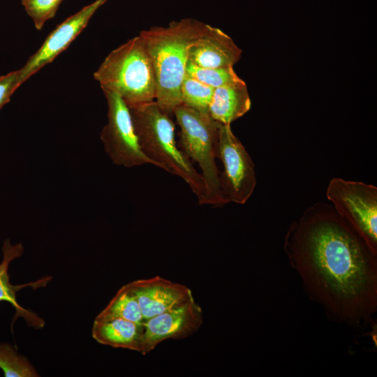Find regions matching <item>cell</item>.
<instances>
[{
  "label": "cell",
  "instance_id": "5",
  "mask_svg": "<svg viewBox=\"0 0 377 377\" xmlns=\"http://www.w3.org/2000/svg\"><path fill=\"white\" fill-rule=\"evenodd\" d=\"M173 114L180 128V149L201 170L205 188L202 205L220 207L228 203L221 191V172L216 162L220 123L209 113L183 104L174 110Z\"/></svg>",
  "mask_w": 377,
  "mask_h": 377
},
{
  "label": "cell",
  "instance_id": "3",
  "mask_svg": "<svg viewBox=\"0 0 377 377\" xmlns=\"http://www.w3.org/2000/svg\"><path fill=\"white\" fill-rule=\"evenodd\" d=\"M129 110L142 151L155 166L181 177L202 205L205 194L202 177L178 147L170 115L155 101Z\"/></svg>",
  "mask_w": 377,
  "mask_h": 377
},
{
  "label": "cell",
  "instance_id": "12",
  "mask_svg": "<svg viewBox=\"0 0 377 377\" xmlns=\"http://www.w3.org/2000/svg\"><path fill=\"white\" fill-rule=\"evenodd\" d=\"M241 55L242 50L228 35L207 24L189 45L188 62L203 68L233 67Z\"/></svg>",
  "mask_w": 377,
  "mask_h": 377
},
{
  "label": "cell",
  "instance_id": "16",
  "mask_svg": "<svg viewBox=\"0 0 377 377\" xmlns=\"http://www.w3.org/2000/svg\"><path fill=\"white\" fill-rule=\"evenodd\" d=\"M98 316L120 318L138 324L145 320L138 302L128 284L118 290Z\"/></svg>",
  "mask_w": 377,
  "mask_h": 377
},
{
  "label": "cell",
  "instance_id": "6",
  "mask_svg": "<svg viewBox=\"0 0 377 377\" xmlns=\"http://www.w3.org/2000/svg\"><path fill=\"white\" fill-rule=\"evenodd\" d=\"M326 197L335 211L377 249V187L334 177Z\"/></svg>",
  "mask_w": 377,
  "mask_h": 377
},
{
  "label": "cell",
  "instance_id": "9",
  "mask_svg": "<svg viewBox=\"0 0 377 377\" xmlns=\"http://www.w3.org/2000/svg\"><path fill=\"white\" fill-rule=\"evenodd\" d=\"M108 0H96L70 16L50 33L40 48L20 70L22 82L64 51L87 25L94 13Z\"/></svg>",
  "mask_w": 377,
  "mask_h": 377
},
{
  "label": "cell",
  "instance_id": "2",
  "mask_svg": "<svg viewBox=\"0 0 377 377\" xmlns=\"http://www.w3.org/2000/svg\"><path fill=\"white\" fill-rule=\"evenodd\" d=\"M206 26L197 20L184 18L139 34L154 70L155 101L170 115L182 104L181 86L186 75L188 47Z\"/></svg>",
  "mask_w": 377,
  "mask_h": 377
},
{
  "label": "cell",
  "instance_id": "8",
  "mask_svg": "<svg viewBox=\"0 0 377 377\" xmlns=\"http://www.w3.org/2000/svg\"><path fill=\"white\" fill-rule=\"evenodd\" d=\"M217 158L223 166L220 181L224 197L228 202L246 203L256 185L255 165L230 124H219Z\"/></svg>",
  "mask_w": 377,
  "mask_h": 377
},
{
  "label": "cell",
  "instance_id": "15",
  "mask_svg": "<svg viewBox=\"0 0 377 377\" xmlns=\"http://www.w3.org/2000/svg\"><path fill=\"white\" fill-rule=\"evenodd\" d=\"M24 248L21 244L13 245L9 239H6L3 245V260L0 263V302H9L15 309L18 316L27 318L28 320L35 325H41L43 321L37 317L32 316L29 311L24 309L17 303L16 293L26 285H12L10 283L8 267L11 261L22 256Z\"/></svg>",
  "mask_w": 377,
  "mask_h": 377
},
{
  "label": "cell",
  "instance_id": "11",
  "mask_svg": "<svg viewBox=\"0 0 377 377\" xmlns=\"http://www.w3.org/2000/svg\"><path fill=\"white\" fill-rule=\"evenodd\" d=\"M128 286L145 320L194 301L187 286L161 276L135 280Z\"/></svg>",
  "mask_w": 377,
  "mask_h": 377
},
{
  "label": "cell",
  "instance_id": "13",
  "mask_svg": "<svg viewBox=\"0 0 377 377\" xmlns=\"http://www.w3.org/2000/svg\"><path fill=\"white\" fill-rule=\"evenodd\" d=\"M144 325L116 317L97 316L91 334L99 343L141 351Z\"/></svg>",
  "mask_w": 377,
  "mask_h": 377
},
{
  "label": "cell",
  "instance_id": "7",
  "mask_svg": "<svg viewBox=\"0 0 377 377\" xmlns=\"http://www.w3.org/2000/svg\"><path fill=\"white\" fill-rule=\"evenodd\" d=\"M103 91L108 104V122L101 132V140L106 154L119 166L154 165L140 147L129 108L116 92Z\"/></svg>",
  "mask_w": 377,
  "mask_h": 377
},
{
  "label": "cell",
  "instance_id": "14",
  "mask_svg": "<svg viewBox=\"0 0 377 377\" xmlns=\"http://www.w3.org/2000/svg\"><path fill=\"white\" fill-rule=\"evenodd\" d=\"M251 102L244 80L214 89L209 113L222 124H230L244 116L251 108Z\"/></svg>",
  "mask_w": 377,
  "mask_h": 377
},
{
  "label": "cell",
  "instance_id": "18",
  "mask_svg": "<svg viewBox=\"0 0 377 377\" xmlns=\"http://www.w3.org/2000/svg\"><path fill=\"white\" fill-rule=\"evenodd\" d=\"M186 73L214 89L243 80L237 75L233 67L203 68L188 62Z\"/></svg>",
  "mask_w": 377,
  "mask_h": 377
},
{
  "label": "cell",
  "instance_id": "10",
  "mask_svg": "<svg viewBox=\"0 0 377 377\" xmlns=\"http://www.w3.org/2000/svg\"><path fill=\"white\" fill-rule=\"evenodd\" d=\"M203 323L201 307L194 301L147 319L140 353L146 355L167 339H182L195 333Z\"/></svg>",
  "mask_w": 377,
  "mask_h": 377
},
{
  "label": "cell",
  "instance_id": "21",
  "mask_svg": "<svg viewBox=\"0 0 377 377\" xmlns=\"http://www.w3.org/2000/svg\"><path fill=\"white\" fill-rule=\"evenodd\" d=\"M22 84L20 70L0 77V110L10 101L11 96Z\"/></svg>",
  "mask_w": 377,
  "mask_h": 377
},
{
  "label": "cell",
  "instance_id": "19",
  "mask_svg": "<svg viewBox=\"0 0 377 377\" xmlns=\"http://www.w3.org/2000/svg\"><path fill=\"white\" fill-rule=\"evenodd\" d=\"M0 369L6 377H36L37 371L24 356L7 343H0Z\"/></svg>",
  "mask_w": 377,
  "mask_h": 377
},
{
  "label": "cell",
  "instance_id": "17",
  "mask_svg": "<svg viewBox=\"0 0 377 377\" xmlns=\"http://www.w3.org/2000/svg\"><path fill=\"white\" fill-rule=\"evenodd\" d=\"M214 92V88L186 73L181 86L182 104L209 113Z\"/></svg>",
  "mask_w": 377,
  "mask_h": 377
},
{
  "label": "cell",
  "instance_id": "4",
  "mask_svg": "<svg viewBox=\"0 0 377 377\" xmlns=\"http://www.w3.org/2000/svg\"><path fill=\"white\" fill-rule=\"evenodd\" d=\"M94 77L102 90L116 92L129 108L155 101L154 70L139 35L110 52Z\"/></svg>",
  "mask_w": 377,
  "mask_h": 377
},
{
  "label": "cell",
  "instance_id": "1",
  "mask_svg": "<svg viewBox=\"0 0 377 377\" xmlns=\"http://www.w3.org/2000/svg\"><path fill=\"white\" fill-rule=\"evenodd\" d=\"M308 296L339 323L361 326L377 311V249L331 205L317 202L289 226L283 244Z\"/></svg>",
  "mask_w": 377,
  "mask_h": 377
},
{
  "label": "cell",
  "instance_id": "20",
  "mask_svg": "<svg viewBox=\"0 0 377 377\" xmlns=\"http://www.w3.org/2000/svg\"><path fill=\"white\" fill-rule=\"evenodd\" d=\"M35 27L40 30L47 20L54 17L63 0H20Z\"/></svg>",
  "mask_w": 377,
  "mask_h": 377
}]
</instances>
